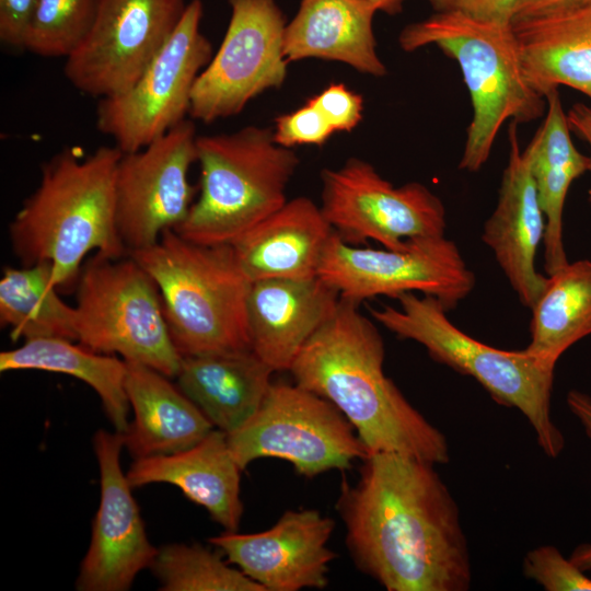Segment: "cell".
Masks as SVG:
<instances>
[{
	"label": "cell",
	"instance_id": "obj_27",
	"mask_svg": "<svg viewBox=\"0 0 591 591\" xmlns=\"http://www.w3.org/2000/svg\"><path fill=\"white\" fill-rule=\"evenodd\" d=\"M42 370L74 376L99 395L104 413L117 432L128 425L130 405L126 392L127 364L113 355L93 351L60 338L24 340L0 354V371Z\"/></svg>",
	"mask_w": 591,
	"mask_h": 591
},
{
	"label": "cell",
	"instance_id": "obj_7",
	"mask_svg": "<svg viewBox=\"0 0 591 591\" xmlns=\"http://www.w3.org/2000/svg\"><path fill=\"white\" fill-rule=\"evenodd\" d=\"M200 194L174 229L202 245H224L287 201L286 188L299 159L277 144L271 128L246 126L230 134L197 137Z\"/></svg>",
	"mask_w": 591,
	"mask_h": 591
},
{
	"label": "cell",
	"instance_id": "obj_2",
	"mask_svg": "<svg viewBox=\"0 0 591 591\" xmlns=\"http://www.w3.org/2000/svg\"><path fill=\"white\" fill-rule=\"evenodd\" d=\"M384 343L359 303L340 297L332 317L303 346L289 371L296 384L333 403L367 453L394 452L447 464L449 443L384 373Z\"/></svg>",
	"mask_w": 591,
	"mask_h": 591
},
{
	"label": "cell",
	"instance_id": "obj_34",
	"mask_svg": "<svg viewBox=\"0 0 591 591\" xmlns=\"http://www.w3.org/2000/svg\"><path fill=\"white\" fill-rule=\"evenodd\" d=\"M334 131H351L362 119L363 99L343 83H333L309 100Z\"/></svg>",
	"mask_w": 591,
	"mask_h": 591
},
{
	"label": "cell",
	"instance_id": "obj_38",
	"mask_svg": "<svg viewBox=\"0 0 591 591\" xmlns=\"http://www.w3.org/2000/svg\"><path fill=\"white\" fill-rule=\"evenodd\" d=\"M567 121L571 134L587 142L590 148L589 173L591 174V107L582 103L573 104L567 112ZM588 202L591 206V183L588 190Z\"/></svg>",
	"mask_w": 591,
	"mask_h": 591
},
{
	"label": "cell",
	"instance_id": "obj_12",
	"mask_svg": "<svg viewBox=\"0 0 591 591\" xmlns=\"http://www.w3.org/2000/svg\"><path fill=\"white\" fill-rule=\"evenodd\" d=\"M321 178V210L348 244L375 241L384 248L401 250L409 240L444 235V205L421 183L395 187L357 158L339 169L323 170Z\"/></svg>",
	"mask_w": 591,
	"mask_h": 591
},
{
	"label": "cell",
	"instance_id": "obj_13",
	"mask_svg": "<svg viewBox=\"0 0 591 591\" xmlns=\"http://www.w3.org/2000/svg\"><path fill=\"white\" fill-rule=\"evenodd\" d=\"M229 3L225 35L192 92L189 117L202 123L239 114L260 93L282 85L287 77V24L275 0Z\"/></svg>",
	"mask_w": 591,
	"mask_h": 591
},
{
	"label": "cell",
	"instance_id": "obj_28",
	"mask_svg": "<svg viewBox=\"0 0 591 591\" xmlns=\"http://www.w3.org/2000/svg\"><path fill=\"white\" fill-rule=\"evenodd\" d=\"M531 310V340L524 350L555 369L567 349L591 335V259L568 262L548 275Z\"/></svg>",
	"mask_w": 591,
	"mask_h": 591
},
{
	"label": "cell",
	"instance_id": "obj_5",
	"mask_svg": "<svg viewBox=\"0 0 591 591\" xmlns=\"http://www.w3.org/2000/svg\"><path fill=\"white\" fill-rule=\"evenodd\" d=\"M159 287L171 338L182 357L251 349V281L232 246L193 243L166 230L129 253Z\"/></svg>",
	"mask_w": 591,
	"mask_h": 591
},
{
	"label": "cell",
	"instance_id": "obj_37",
	"mask_svg": "<svg viewBox=\"0 0 591 591\" xmlns=\"http://www.w3.org/2000/svg\"><path fill=\"white\" fill-rule=\"evenodd\" d=\"M590 2L591 0H518L511 24L564 13Z\"/></svg>",
	"mask_w": 591,
	"mask_h": 591
},
{
	"label": "cell",
	"instance_id": "obj_23",
	"mask_svg": "<svg viewBox=\"0 0 591 591\" xmlns=\"http://www.w3.org/2000/svg\"><path fill=\"white\" fill-rule=\"evenodd\" d=\"M126 364V392L134 418L123 438L135 460L186 450L213 429L169 376L139 362Z\"/></svg>",
	"mask_w": 591,
	"mask_h": 591
},
{
	"label": "cell",
	"instance_id": "obj_16",
	"mask_svg": "<svg viewBox=\"0 0 591 591\" xmlns=\"http://www.w3.org/2000/svg\"><path fill=\"white\" fill-rule=\"evenodd\" d=\"M123 448L120 432L100 429L93 437L101 498L76 581L80 591H126L141 570L151 567L158 553L148 540L132 487L121 470Z\"/></svg>",
	"mask_w": 591,
	"mask_h": 591
},
{
	"label": "cell",
	"instance_id": "obj_24",
	"mask_svg": "<svg viewBox=\"0 0 591 591\" xmlns=\"http://www.w3.org/2000/svg\"><path fill=\"white\" fill-rule=\"evenodd\" d=\"M275 371L251 349L183 357L177 386L225 433L259 408Z\"/></svg>",
	"mask_w": 591,
	"mask_h": 591
},
{
	"label": "cell",
	"instance_id": "obj_20",
	"mask_svg": "<svg viewBox=\"0 0 591 591\" xmlns=\"http://www.w3.org/2000/svg\"><path fill=\"white\" fill-rule=\"evenodd\" d=\"M334 229L308 197L287 200L230 245L251 282L317 277Z\"/></svg>",
	"mask_w": 591,
	"mask_h": 591
},
{
	"label": "cell",
	"instance_id": "obj_36",
	"mask_svg": "<svg viewBox=\"0 0 591 591\" xmlns=\"http://www.w3.org/2000/svg\"><path fill=\"white\" fill-rule=\"evenodd\" d=\"M36 0H0V40L23 49L24 36Z\"/></svg>",
	"mask_w": 591,
	"mask_h": 591
},
{
	"label": "cell",
	"instance_id": "obj_21",
	"mask_svg": "<svg viewBox=\"0 0 591 591\" xmlns=\"http://www.w3.org/2000/svg\"><path fill=\"white\" fill-rule=\"evenodd\" d=\"M241 473L227 433L212 429L186 450L136 459L126 476L132 488L153 483L175 485L225 531L236 532L244 510Z\"/></svg>",
	"mask_w": 591,
	"mask_h": 591
},
{
	"label": "cell",
	"instance_id": "obj_40",
	"mask_svg": "<svg viewBox=\"0 0 591 591\" xmlns=\"http://www.w3.org/2000/svg\"><path fill=\"white\" fill-rule=\"evenodd\" d=\"M569 559L581 570H591V544L582 543L571 553Z\"/></svg>",
	"mask_w": 591,
	"mask_h": 591
},
{
	"label": "cell",
	"instance_id": "obj_8",
	"mask_svg": "<svg viewBox=\"0 0 591 591\" xmlns=\"http://www.w3.org/2000/svg\"><path fill=\"white\" fill-rule=\"evenodd\" d=\"M74 310L79 344L176 378L183 357L171 338L159 287L132 256L95 253L84 263Z\"/></svg>",
	"mask_w": 591,
	"mask_h": 591
},
{
	"label": "cell",
	"instance_id": "obj_31",
	"mask_svg": "<svg viewBox=\"0 0 591 591\" xmlns=\"http://www.w3.org/2000/svg\"><path fill=\"white\" fill-rule=\"evenodd\" d=\"M99 0H36L23 49L45 58H68L89 34Z\"/></svg>",
	"mask_w": 591,
	"mask_h": 591
},
{
	"label": "cell",
	"instance_id": "obj_22",
	"mask_svg": "<svg viewBox=\"0 0 591 591\" xmlns=\"http://www.w3.org/2000/svg\"><path fill=\"white\" fill-rule=\"evenodd\" d=\"M376 12L368 0H301L285 31L287 60H333L364 74L385 76L373 33Z\"/></svg>",
	"mask_w": 591,
	"mask_h": 591
},
{
	"label": "cell",
	"instance_id": "obj_9",
	"mask_svg": "<svg viewBox=\"0 0 591 591\" xmlns=\"http://www.w3.org/2000/svg\"><path fill=\"white\" fill-rule=\"evenodd\" d=\"M227 439L242 471L257 459L276 457L311 478L348 470L368 455L344 414L296 383L271 382L256 413Z\"/></svg>",
	"mask_w": 591,
	"mask_h": 591
},
{
	"label": "cell",
	"instance_id": "obj_41",
	"mask_svg": "<svg viewBox=\"0 0 591 591\" xmlns=\"http://www.w3.org/2000/svg\"><path fill=\"white\" fill-rule=\"evenodd\" d=\"M374 4L378 11H382L389 15H395L402 12L403 4L406 0H368Z\"/></svg>",
	"mask_w": 591,
	"mask_h": 591
},
{
	"label": "cell",
	"instance_id": "obj_11",
	"mask_svg": "<svg viewBox=\"0 0 591 591\" xmlns=\"http://www.w3.org/2000/svg\"><path fill=\"white\" fill-rule=\"evenodd\" d=\"M317 276L357 303L419 292L438 299L448 311L475 286L456 244L444 235L409 240L401 250H376L348 244L334 231Z\"/></svg>",
	"mask_w": 591,
	"mask_h": 591
},
{
	"label": "cell",
	"instance_id": "obj_17",
	"mask_svg": "<svg viewBox=\"0 0 591 591\" xmlns=\"http://www.w3.org/2000/svg\"><path fill=\"white\" fill-rule=\"evenodd\" d=\"M334 529L335 521L318 510H287L266 531H225L209 542L265 591L323 589L337 557L327 546Z\"/></svg>",
	"mask_w": 591,
	"mask_h": 591
},
{
	"label": "cell",
	"instance_id": "obj_26",
	"mask_svg": "<svg viewBox=\"0 0 591 591\" xmlns=\"http://www.w3.org/2000/svg\"><path fill=\"white\" fill-rule=\"evenodd\" d=\"M545 99L544 120L523 152L545 216L544 266L551 275L568 263L563 240L565 201L571 184L589 172L590 158L575 147L558 89Z\"/></svg>",
	"mask_w": 591,
	"mask_h": 591
},
{
	"label": "cell",
	"instance_id": "obj_32",
	"mask_svg": "<svg viewBox=\"0 0 591 591\" xmlns=\"http://www.w3.org/2000/svg\"><path fill=\"white\" fill-rule=\"evenodd\" d=\"M522 571L546 591H591V578L553 545L528 552Z\"/></svg>",
	"mask_w": 591,
	"mask_h": 591
},
{
	"label": "cell",
	"instance_id": "obj_18",
	"mask_svg": "<svg viewBox=\"0 0 591 591\" xmlns=\"http://www.w3.org/2000/svg\"><path fill=\"white\" fill-rule=\"evenodd\" d=\"M508 138L509 157L497 205L484 224L482 239L521 303L531 309L547 282L535 267L546 221L528 158L520 148L518 124L510 123Z\"/></svg>",
	"mask_w": 591,
	"mask_h": 591
},
{
	"label": "cell",
	"instance_id": "obj_33",
	"mask_svg": "<svg viewBox=\"0 0 591 591\" xmlns=\"http://www.w3.org/2000/svg\"><path fill=\"white\" fill-rule=\"evenodd\" d=\"M274 140L285 148L294 146H323L335 132L324 115L309 101L291 113L275 120Z\"/></svg>",
	"mask_w": 591,
	"mask_h": 591
},
{
	"label": "cell",
	"instance_id": "obj_14",
	"mask_svg": "<svg viewBox=\"0 0 591 591\" xmlns=\"http://www.w3.org/2000/svg\"><path fill=\"white\" fill-rule=\"evenodd\" d=\"M185 0H99L92 27L65 61L80 92L103 99L128 90L167 42Z\"/></svg>",
	"mask_w": 591,
	"mask_h": 591
},
{
	"label": "cell",
	"instance_id": "obj_15",
	"mask_svg": "<svg viewBox=\"0 0 591 591\" xmlns=\"http://www.w3.org/2000/svg\"><path fill=\"white\" fill-rule=\"evenodd\" d=\"M197 137L193 120L185 119L144 148L123 153L115 209L128 254L153 245L186 219L195 193L188 171L197 162Z\"/></svg>",
	"mask_w": 591,
	"mask_h": 591
},
{
	"label": "cell",
	"instance_id": "obj_35",
	"mask_svg": "<svg viewBox=\"0 0 591 591\" xmlns=\"http://www.w3.org/2000/svg\"><path fill=\"white\" fill-rule=\"evenodd\" d=\"M434 12H454L474 20L511 24L518 0H428Z\"/></svg>",
	"mask_w": 591,
	"mask_h": 591
},
{
	"label": "cell",
	"instance_id": "obj_4",
	"mask_svg": "<svg viewBox=\"0 0 591 591\" xmlns=\"http://www.w3.org/2000/svg\"><path fill=\"white\" fill-rule=\"evenodd\" d=\"M398 44L407 53L434 45L459 65L473 112L461 170L477 172L484 166L507 120L526 124L546 112V99L524 76L512 24L434 12L405 26Z\"/></svg>",
	"mask_w": 591,
	"mask_h": 591
},
{
	"label": "cell",
	"instance_id": "obj_10",
	"mask_svg": "<svg viewBox=\"0 0 591 591\" xmlns=\"http://www.w3.org/2000/svg\"><path fill=\"white\" fill-rule=\"evenodd\" d=\"M201 0H190L159 53L134 84L100 99L96 127L123 152L140 150L189 116L195 82L212 58L200 31Z\"/></svg>",
	"mask_w": 591,
	"mask_h": 591
},
{
	"label": "cell",
	"instance_id": "obj_6",
	"mask_svg": "<svg viewBox=\"0 0 591 591\" xmlns=\"http://www.w3.org/2000/svg\"><path fill=\"white\" fill-rule=\"evenodd\" d=\"M399 306L372 309V317L403 339L414 340L429 356L453 370L474 378L500 405L517 408L533 428L548 457H557L565 438L552 417L554 369L522 350L488 346L457 328L436 298L407 292Z\"/></svg>",
	"mask_w": 591,
	"mask_h": 591
},
{
	"label": "cell",
	"instance_id": "obj_39",
	"mask_svg": "<svg viewBox=\"0 0 591 591\" xmlns=\"http://www.w3.org/2000/svg\"><path fill=\"white\" fill-rule=\"evenodd\" d=\"M570 413L579 420L583 431L591 439V396L579 390H570L566 396Z\"/></svg>",
	"mask_w": 591,
	"mask_h": 591
},
{
	"label": "cell",
	"instance_id": "obj_25",
	"mask_svg": "<svg viewBox=\"0 0 591 591\" xmlns=\"http://www.w3.org/2000/svg\"><path fill=\"white\" fill-rule=\"evenodd\" d=\"M512 27L524 76L538 94L564 85L591 100V2Z\"/></svg>",
	"mask_w": 591,
	"mask_h": 591
},
{
	"label": "cell",
	"instance_id": "obj_30",
	"mask_svg": "<svg viewBox=\"0 0 591 591\" xmlns=\"http://www.w3.org/2000/svg\"><path fill=\"white\" fill-rule=\"evenodd\" d=\"M200 544L158 548L150 567L162 591H265L237 567Z\"/></svg>",
	"mask_w": 591,
	"mask_h": 591
},
{
	"label": "cell",
	"instance_id": "obj_3",
	"mask_svg": "<svg viewBox=\"0 0 591 591\" xmlns=\"http://www.w3.org/2000/svg\"><path fill=\"white\" fill-rule=\"evenodd\" d=\"M121 155L116 146L100 147L84 159L76 148H67L43 165L38 186L9 225L12 251L22 266L51 263L60 289L76 286L90 252L125 255L115 209Z\"/></svg>",
	"mask_w": 591,
	"mask_h": 591
},
{
	"label": "cell",
	"instance_id": "obj_19",
	"mask_svg": "<svg viewBox=\"0 0 591 591\" xmlns=\"http://www.w3.org/2000/svg\"><path fill=\"white\" fill-rule=\"evenodd\" d=\"M339 292L322 278L264 279L251 283V350L274 371L290 369L310 338L332 317Z\"/></svg>",
	"mask_w": 591,
	"mask_h": 591
},
{
	"label": "cell",
	"instance_id": "obj_1",
	"mask_svg": "<svg viewBox=\"0 0 591 591\" xmlns=\"http://www.w3.org/2000/svg\"><path fill=\"white\" fill-rule=\"evenodd\" d=\"M434 464L394 452L362 459L336 510L352 563L387 591H466L472 563L460 510Z\"/></svg>",
	"mask_w": 591,
	"mask_h": 591
},
{
	"label": "cell",
	"instance_id": "obj_29",
	"mask_svg": "<svg viewBox=\"0 0 591 591\" xmlns=\"http://www.w3.org/2000/svg\"><path fill=\"white\" fill-rule=\"evenodd\" d=\"M53 278V265L40 262L5 267L0 280V324L11 338L77 340L76 310L62 301Z\"/></svg>",
	"mask_w": 591,
	"mask_h": 591
}]
</instances>
